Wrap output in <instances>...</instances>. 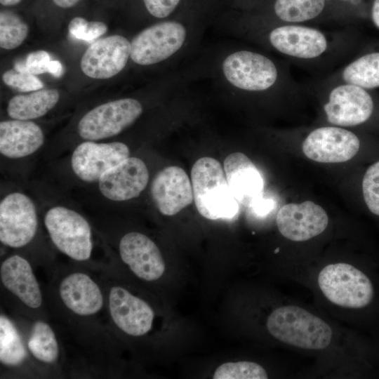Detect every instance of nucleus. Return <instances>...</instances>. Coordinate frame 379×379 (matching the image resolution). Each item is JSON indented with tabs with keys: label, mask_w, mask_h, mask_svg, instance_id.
<instances>
[{
	"label": "nucleus",
	"mask_w": 379,
	"mask_h": 379,
	"mask_svg": "<svg viewBox=\"0 0 379 379\" xmlns=\"http://www.w3.org/2000/svg\"><path fill=\"white\" fill-rule=\"evenodd\" d=\"M191 182L197 209L204 218L230 219L238 213L239 203L218 160L209 157L199 159L192 168Z\"/></svg>",
	"instance_id": "f257e3e1"
},
{
	"label": "nucleus",
	"mask_w": 379,
	"mask_h": 379,
	"mask_svg": "<svg viewBox=\"0 0 379 379\" xmlns=\"http://www.w3.org/2000/svg\"><path fill=\"white\" fill-rule=\"evenodd\" d=\"M266 326L274 338L305 350L325 349L332 338V330L326 322L298 306L275 309L269 315Z\"/></svg>",
	"instance_id": "f03ea898"
},
{
	"label": "nucleus",
	"mask_w": 379,
	"mask_h": 379,
	"mask_svg": "<svg viewBox=\"0 0 379 379\" xmlns=\"http://www.w3.org/2000/svg\"><path fill=\"white\" fill-rule=\"evenodd\" d=\"M318 284L330 302L343 307L367 308L375 298V288L371 278L347 263L326 265L319 274Z\"/></svg>",
	"instance_id": "7ed1b4c3"
},
{
	"label": "nucleus",
	"mask_w": 379,
	"mask_h": 379,
	"mask_svg": "<svg viewBox=\"0 0 379 379\" xmlns=\"http://www.w3.org/2000/svg\"><path fill=\"white\" fill-rule=\"evenodd\" d=\"M44 224L60 251L77 261L89 259L93 248L91 229L81 215L66 207L55 206L46 212Z\"/></svg>",
	"instance_id": "20e7f679"
},
{
	"label": "nucleus",
	"mask_w": 379,
	"mask_h": 379,
	"mask_svg": "<svg viewBox=\"0 0 379 379\" xmlns=\"http://www.w3.org/2000/svg\"><path fill=\"white\" fill-rule=\"evenodd\" d=\"M142 112V105L133 98L107 102L84 115L78 124V133L91 141L110 138L133 124Z\"/></svg>",
	"instance_id": "39448f33"
},
{
	"label": "nucleus",
	"mask_w": 379,
	"mask_h": 379,
	"mask_svg": "<svg viewBox=\"0 0 379 379\" xmlns=\"http://www.w3.org/2000/svg\"><path fill=\"white\" fill-rule=\"evenodd\" d=\"M186 38L185 26L177 21H163L142 30L131 42V60L140 65L161 62L178 51Z\"/></svg>",
	"instance_id": "423d86ee"
},
{
	"label": "nucleus",
	"mask_w": 379,
	"mask_h": 379,
	"mask_svg": "<svg viewBox=\"0 0 379 379\" xmlns=\"http://www.w3.org/2000/svg\"><path fill=\"white\" fill-rule=\"evenodd\" d=\"M222 72L232 86L248 91L267 90L278 79V69L270 58L248 51L228 55L223 61Z\"/></svg>",
	"instance_id": "0eeeda50"
},
{
	"label": "nucleus",
	"mask_w": 379,
	"mask_h": 379,
	"mask_svg": "<svg viewBox=\"0 0 379 379\" xmlns=\"http://www.w3.org/2000/svg\"><path fill=\"white\" fill-rule=\"evenodd\" d=\"M38 227L35 206L21 192L6 195L0 203V241L13 248L22 247L34 237Z\"/></svg>",
	"instance_id": "6e6552de"
},
{
	"label": "nucleus",
	"mask_w": 379,
	"mask_h": 379,
	"mask_svg": "<svg viewBox=\"0 0 379 379\" xmlns=\"http://www.w3.org/2000/svg\"><path fill=\"white\" fill-rule=\"evenodd\" d=\"M373 108V98L367 90L343 82L331 89L324 106L328 121L343 127L366 122Z\"/></svg>",
	"instance_id": "1a4fd4ad"
},
{
	"label": "nucleus",
	"mask_w": 379,
	"mask_h": 379,
	"mask_svg": "<svg viewBox=\"0 0 379 379\" xmlns=\"http://www.w3.org/2000/svg\"><path fill=\"white\" fill-rule=\"evenodd\" d=\"M360 142L352 131L336 126L314 129L302 143V152L311 160L320 163H340L353 158Z\"/></svg>",
	"instance_id": "9d476101"
},
{
	"label": "nucleus",
	"mask_w": 379,
	"mask_h": 379,
	"mask_svg": "<svg viewBox=\"0 0 379 379\" xmlns=\"http://www.w3.org/2000/svg\"><path fill=\"white\" fill-rule=\"evenodd\" d=\"M131 55V42L121 35H111L93 42L81 57L83 73L92 79H106L119 74Z\"/></svg>",
	"instance_id": "9b49d317"
},
{
	"label": "nucleus",
	"mask_w": 379,
	"mask_h": 379,
	"mask_svg": "<svg viewBox=\"0 0 379 379\" xmlns=\"http://www.w3.org/2000/svg\"><path fill=\"white\" fill-rule=\"evenodd\" d=\"M128 146L121 142L96 143L88 140L74 150L71 165L74 174L85 182L98 181L109 169L129 157Z\"/></svg>",
	"instance_id": "f8f14e48"
},
{
	"label": "nucleus",
	"mask_w": 379,
	"mask_h": 379,
	"mask_svg": "<svg viewBox=\"0 0 379 379\" xmlns=\"http://www.w3.org/2000/svg\"><path fill=\"white\" fill-rule=\"evenodd\" d=\"M276 222L284 237L304 241L322 233L328 225V217L322 207L306 201L283 206L277 213Z\"/></svg>",
	"instance_id": "ddd939ff"
},
{
	"label": "nucleus",
	"mask_w": 379,
	"mask_h": 379,
	"mask_svg": "<svg viewBox=\"0 0 379 379\" xmlns=\"http://www.w3.org/2000/svg\"><path fill=\"white\" fill-rule=\"evenodd\" d=\"M148 181L149 171L145 162L128 157L105 172L99 179L98 186L107 199L122 201L138 197Z\"/></svg>",
	"instance_id": "4468645a"
},
{
	"label": "nucleus",
	"mask_w": 379,
	"mask_h": 379,
	"mask_svg": "<svg viewBox=\"0 0 379 379\" xmlns=\"http://www.w3.org/2000/svg\"><path fill=\"white\" fill-rule=\"evenodd\" d=\"M269 41L279 53L298 59L317 58L328 48L327 38L321 31L297 24L274 28Z\"/></svg>",
	"instance_id": "2eb2a0df"
},
{
	"label": "nucleus",
	"mask_w": 379,
	"mask_h": 379,
	"mask_svg": "<svg viewBox=\"0 0 379 379\" xmlns=\"http://www.w3.org/2000/svg\"><path fill=\"white\" fill-rule=\"evenodd\" d=\"M151 194L159 212L168 216L177 214L194 200L192 182L186 172L175 166L166 167L155 175Z\"/></svg>",
	"instance_id": "dca6fc26"
},
{
	"label": "nucleus",
	"mask_w": 379,
	"mask_h": 379,
	"mask_svg": "<svg viewBox=\"0 0 379 379\" xmlns=\"http://www.w3.org/2000/svg\"><path fill=\"white\" fill-rule=\"evenodd\" d=\"M109 310L116 326L129 335L141 336L152 328L154 317L152 307L123 287L110 289Z\"/></svg>",
	"instance_id": "f3484780"
},
{
	"label": "nucleus",
	"mask_w": 379,
	"mask_h": 379,
	"mask_svg": "<svg viewBox=\"0 0 379 379\" xmlns=\"http://www.w3.org/2000/svg\"><path fill=\"white\" fill-rule=\"evenodd\" d=\"M122 261L139 278L145 281L159 279L164 273L165 262L156 244L144 234L131 232L120 240Z\"/></svg>",
	"instance_id": "a211bd4d"
},
{
	"label": "nucleus",
	"mask_w": 379,
	"mask_h": 379,
	"mask_svg": "<svg viewBox=\"0 0 379 379\" xmlns=\"http://www.w3.org/2000/svg\"><path fill=\"white\" fill-rule=\"evenodd\" d=\"M223 169L230 190L238 203L252 206L261 198L264 187L262 177L246 154L241 152L229 154L224 161Z\"/></svg>",
	"instance_id": "6ab92c4d"
},
{
	"label": "nucleus",
	"mask_w": 379,
	"mask_h": 379,
	"mask_svg": "<svg viewBox=\"0 0 379 379\" xmlns=\"http://www.w3.org/2000/svg\"><path fill=\"white\" fill-rule=\"evenodd\" d=\"M60 298L72 312L89 316L103 305V295L98 285L86 274L74 272L65 277L59 287Z\"/></svg>",
	"instance_id": "aec40b11"
},
{
	"label": "nucleus",
	"mask_w": 379,
	"mask_h": 379,
	"mask_svg": "<svg viewBox=\"0 0 379 379\" xmlns=\"http://www.w3.org/2000/svg\"><path fill=\"white\" fill-rule=\"evenodd\" d=\"M4 287L29 307L36 309L42 303L40 286L29 262L13 255L4 260L0 267Z\"/></svg>",
	"instance_id": "412c9836"
},
{
	"label": "nucleus",
	"mask_w": 379,
	"mask_h": 379,
	"mask_svg": "<svg viewBox=\"0 0 379 379\" xmlns=\"http://www.w3.org/2000/svg\"><path fill=\"white\" fill-rule=\"evenodd\" d=\"M44 141L42 130L32 121L12 119L0 123V152L6 157L19 159L30 155Z\"/></svg>",
	"instance_id": "4be33fe9"
},
{
	"label": "nucleus",
	"mask_w": 379,
	"mask_h": 379,
	"mask_svg": "<svg viewBox=\"0 0 379 379\" xmlns=\"http://www.w3.org/2000/svg\"><path fill=\"white\" fill-rule=\"evenodd\" d=\"M60 98L56 89H40L13 96L7 105V113L13 119L32 120L45 115Z\"/></svg>",
	"instance_id": "5701e85b"
},
{
	"label": "nucleus",
	"mask_w": 379,
	"mask_h": 379,
	"mask_svg": "<svg viewBox=\"0 0 379 379\" xmlns=\"http://www.w3.org/2000/svg\"><path fill=\"white\" fill-rule=\"evenodd\" d=\"M343 83L366 90L379 87V52L361 55L346 65L342 71Z\"/></svg>",
	"instance_id": "b1692460"
},
{
	"label": "nucleus",
	"mask_w": 379,
	"mask_h": 379,
	"mask_svg": "<svg viewBox=\"0 0 379 379\" xmlns=\"http://www.w3.org/2000/svg\"><path fill=\"white\" fill-rule=\"evenodd\" d=\"M326 0H275L273 10L281 21L296 24L311 20L324 9Z\"/></svg>",
	"instance_id": "393cba45"
},
{
	"label": "nucleus",
	"mask_w": 379,
	"mask_h": 379,
	"mask_svg": "<svg viewBox=\"0 0 379 379\" xmlns=\"http://www.w3.org/2000/svg\"><path fill=\"white\" fill-rule=\"evenodd\" d=\"M27 351L22 338L12 321L6 316H0V361L15 366L27 357Z\"/></svg>",
	"instance_id": "a878e982"
},
{
	"label": "nucleus",
	"mask_w": 379,
	"mask_h": 379,
	"mask_svg": "<svg viewBox=\"0 0 379 379\" xmlns=\"http://www.w3.org/2000/svg\"><path fill=\"white\" fill-rule=\"evenodd\" d=\"M27 346L32 355L44 363L55 362L59 355V346L53 331L41 321L34 324Z\"/></svg>",
	"instance_id": "bb28decb"
},
{
	"label": "nucleus",
	"mask_w": 379,
	"mask_h": 379,
	"mask_svg": "<svg viewBox=\"0 0 379 379\" xmlns=\"http://www.w3.org/2000/svg\"><path fill=\"white\" fill-rule=\"evenodd\" d=\"M27 24L16 13L2 10L0 13V46L6 50L18 48L27 38Z\"/></svg>",
	"instance_id": "cd10ccee"
},
{
	"label": "nucleus",
	"mask_w": 379,
	"mask_h": 379,
	"mask_svg": "<svg viewBox=\"0 0 379 379\" xmlns=\"http://www.w3.org/2000/svg\"><path fill=\"white\" fill-rule=\"evenodd\" d=\"M267 373L260 364L248 361L227 362L215 371L213 379H267Z\"/></svg>",
	"instance_id": "c85d7f7f"
},
{
	"label": "nucleus",
	"mask_w": 379,
	"mask_h": 379,
	"mask_svg": "<svg viewBox=\"0 0 379 379\" xmlns=\"http://www.w3.org/2000/svg\"><path fill=\"white\" fill-rule=\"evenodd\" d=\"M362 191L368 209L379 216V161L366 170L362 181Z\"/></svg>",
	"instance_id": "c756f323"
},
{
	"label": "nucleus",
	"mask_w": 379,
	"mask_h": 379,
	"mask_svg": "<svg viewBox=\"0 0 379 379\" xmlns=\"http://www.w3.org/2000/svg\"><path fill=\"white\" fill-rule=\"evenodd\" d=\"M68 29L77 39L93 41L106 33L107 26L101 21H88L82 17L77 16L70 20Z\"/></svg>",
	"instance_id": "7c9ffc66"
},
{
	"label": "nucleus",
	"mask_w": 379,
	"mask_h": 379,
	"mask_svg": "<svg viewBox=\"0 0 379 379\" xmlns=\"http://www.w3.org/2000/svg\"><path fill=\"white\" fill-rule=\"evenodd\" d=\"M2 80L6 86L20 92H32L42 89L44 86L36 75L15 68L5 72L2 75Z\"/></svg>",
	"instance_id": "2f4dec72"
},
{
	"label": "nucleus",
	"mask_w": 379,
	"mask_h": 379,
	"mask_svg": "<svg viewBox=\"0 0 379 379\" xmlns=\"http://www.w3.org/2000/svg\"><path fill=\"white\" fill-rule=\"evenodd\" d=\"M51 62L49 54L43 50L29 53L25 62L19 63L17 69H23L32 74L39 75L48 72Z\"/></svg>",
	"instance_id": "473e14b6"
},
{
	"label": "nucleus",
	"mask_w": 379,
	"mask_h": 379,
	"mask_svg": "<svg viewBox=\"0 0 379 379\" xmlns=\"http://www.w3.org/2000/svg\"><path fill=\"white\" fill-rule=\"evenodd\" d=\"M182 0H142L147 11L157 18H166L179 6Z\"/></svg>",
	"instance_id": "72a5a7b5"
},
{
	"label": "nucleus",
	"mask_w": 379,
	"mask_h": 379,
	"mask_svg": "<svg viewBox=\"0 0 379 379\" xmlns=\"http://www.w3.org/2000/svg\"><path fill=\"white\" fill-rule=\"evenodd\" d=\"M273 206V202L270 200H265L262 197L253 204L251 206L254 208L256 212L260 214H264L268 212Z\"/></svg>",
	"instance_id": "f704fd0d"
},
{
	"label": "nucleus",
	"mask_w": 379,
	"mask_h": 379,
	"mask_svg": "<svg viewBox=\"0 0 379 379\" xmlns=\"http://www.w3.org/2000/svg\"><path fill=\"white\" fill-rule=\"evenodd\" d=\"M48 72L56 77H60L63 74V67L58 60H51Z\"/></svg>",
	"instance_id": "c9c22d12"
},
{
	"label": "nucleus",
	"mask_w": 379,
	"mask_h": 379,
	"mask_svg": "<svg viewBox=\"0 0 379 379\" xmlns=\"http://www.w3.org/2000/svg\"><path fill=\"white\" fill-rule=\"evenodd\" d=\"M373 22L379 29V0H374L371 10Z\"/></svg>",
	"instance_id": "e433bc0d"
},
{
	"label": "nucleus",
	"mask_w": 379,
	"mask_h": 379,
	"mask_svg": "<svg viewBox=\"0 0 379 379\" xmlns=\"http://www.w3.org/2000/svg\"><path fill=\"white\" fill-rule=\"evenodd\" d=\"M58 8L67 9L76 6L81 0H51Z\"/></svg>",
	"instance_id": "4c0bfd02"
},
{
	"label": "nucleus",
	"mask_w": 379,
	"mask_h": 379,
	"mask_svg": "<svg viewBox=\"0 0 379 379\" xmlns=\"http://www.w3.org/2000/svg\"><path fill=\"white\" fill-rule=\"evenodd\" d=\"M22 0H0V4L4 6H13L20 4Z\"/></svg>",
	"instance_id": "58836bf2"
},
{
	"label": "nucleus",
	"mask_w": 379,
	"mask_h": 379,
	"mask_svg": "<svg viewBox=\"0 0 379 379\" xmlns=\"http://www.w3.org/2000/svg\"><path fill=\"white\" fill-rule=\"evenodd\" d=\"M343 1H350V0H343Z\"/></svg>",
	"instance_id": "ea45409f"
}]
</instances>
